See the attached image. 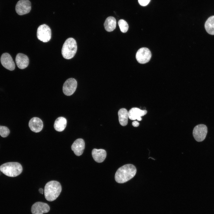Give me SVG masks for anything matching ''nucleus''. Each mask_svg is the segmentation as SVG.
Segmentation results:
<instances>
[{
  "label": "nucleus",
  "mask_w": 214,
  "mask_h": 214,
  "mask_svg": "<svg viewBox=\"0 0 214 214\" xmlns=\"http://www.w3.org/2000/svg\"><path fill=\"white\" fill-rule=\"evenodd\" d=\"M136 169L132 164L125 165L119 168L116 172L115 179L117 182L122 183L132 178L136 175Z\"/></svg>",
  "instance_id": "1"
},
{
  "label": "nucleus",
  "mask_w": 214,
  "mask_h": 214,
  "mask_svg": "<svg viewBox=\"0 0 214 214\" xmlns=\"http://www.w3.org/2000/svg\"><path fill=\"white\" fill-rule=\"evenodd\" d=\"M61 191L62 186L59 182L54 180L50 181L45 186V198L48 201H53L59 196Z\"/></svg>",
  "instance_id": "2"
},
{
  "label": "nucleus",
  "mask_w": 214,
  "mask_h": 214,
  "mask_svg": "<svg viewBox=\"0 0 214 214\" xmlns=\"http://www.w3.org/2000/svg\"><path fill=\"white\" fill-rule=\"evenodd\" d=\"M23 170L21 165L17 162H7L0 166V170L6 175L14 177L20 174Z\"/></svg>",
  "instance_id": "3"
},
{
  "label": "nucleus",
  "mask_w": 214,
  "mask_h": 214,
  "mask_svg": "<svg viewBox=\"0 0 214 214\" xmlns=\"http://www.w3.org/2000/svg\"><path fill=\"white\" fill-rule=\"evenodd\" d=\"M77 50V45L75 40L70 37L64 42L62 49V54L64 59H69L74 57Z\"/></svg>",
  "instance_id": "4"
},
{
  "label": "nucleus",
  "mask_w": 214,
  "mask_h": 214,
  "mask_svg": "<svg viewBox=\"0 0 214 214\" xmlns=\"http://www.w3.org/2000/svg\"><path fill=\"white\" fill-rule=\"evenodd\" d=\"M37 35L38 40L44 43L47 42L51 38V30L46 24L41 25L37 28Z\"/></svg>",
  "instance_id": "5"
},
{
  "label": "nucleus",
  "mask_w": 214,
  "mask_h": 214,
  "mask_svg": "<svg viewBox=\"0 0 214 214\" xmlns=\"http://www.w3.org/2000/svg\"><path fill=\"white\" fill-rule=\"evenodd\" d=\"M207 132L206 126L204 124L196 125L194 128L193 134L195 140L198 142L203 141L205 139Z\"/></svg>",
  "instance_id": "6"
},
{
  "label": "nucleus",
  "mask_w": 214,
  "mask_h": 214,
  "mask_svg": "<svg viewBox=\"0 0 214 214\" xmlns=\"http://www.w3.org/2000/svg\"><path fill=\"white\" fill-rule=\"evenodd\" d=\"M151 53L149 49L141 48L138 50L136 54V59L138 62L144 64L148 62L151 57Z\"/></svg>",
  "instance_id": "7"
},
{
  "label": "nucleus",
  "mask_w": 214,
  "mask_h": 214,
  "mask_svg": "<svg viewBox=\"0 0 214 214\" xmlns=\"http://www.w3.org/2000/svg\"><path fill=\"white\" fill-rule=\"evenodd\" d=\"M31 9V3L29 0H20L15 6L16 12L20 15L29 13Z\"/></svg>",
  "instance_id": "8"
},
{
  "label": "nucleus",
  "mask_w": 214,
  "mask_h": 214,
  "mask_svg": "<svg viewBox=\"0 0 214 214\" xmlns=\"http://www.w3.org/2000/svg\"><path fill=\"white\" fill-rule=\"evenodd\" d=\"M77 82L74 78H70L67 80L63 86V91L65 95L70 96L75 91L77 86Z\"/></svg>",
  "instance_id": "9"
},
{
  "label": "nucleus",
  "mask_w": 214,
  "mask_h": 214,
  "mask_svg": "<svg viewBox=\"0 0 214 214\" xmlns=\"http://www.w3.org/2000/svg\"><path fill=\"white\" fill-rule=\"evenodd\" d=\"M50 209V207L47 203L37 202L32 205L31 210L32 214H43L48 213Z\"/></svg>",
  "instance_id": "10"
},
{
  "label": "nucleus",
  "mask_w": 214,
  "mask_h": 214,
  "mask_svg": "<svg viewBox=\"0 0 214 214\" xmlns=\"http://www.w3.org/2000/svg\"><path fill=\"white\" fill-rule=\"evenodd\" d=\"M0 59L2 65L5 68L11 71L15 69V63L9 54L7 53H3L1 56Z\"/></svg>",
  "instance_id": "11"
},
{
  "label": "nucleus",
  "mask_w": 214,
  "mask_h": 214,
  "mask_svg": "<svg viewBox=\"0 0 214 214\" xmlns=\"http://www.w3.org/2000/svg\"><path fill=\"white\" fill-rule=\"evenodd\" d=\"M85 144L84 140L79 138L76 140L72 144L71 148L75 154L77 156L81 155L85 148Z\"/></svg>",
  "instance_id": "12"
},
{
  "label": "nucleus",
  "mask_w": 214,
  "mask_h": 214,
  "mask_svg": "<svg viewBox=\"0 0 214 214\" xmlns=\"http://www.w3.org/2000/svg\"><path fill=\"white\" fill-rule=\"evenodd\" d=\"M147 111L146 110H141L137 108H133L128 112V118L131 120L137 119L140 121L142 120L141 117L146 115Z\"/></svg>",
  "instance_id": "13"
},
{
  "label": "nucleus",
  "mask_w": 214,
  "mask_h": 214,
  "mask_svg": "<svg viewBox=\"0 0 214 214\" xmlns=\"http://www.w3.org/2000/svg\"><path fill=\"white\" fill-rule=\"evenodd\" d=\"M29 127L32 131L38 133L40 131L43 127V123L41 120L37 117L32 118L29 123Z\"/></svg>",
  "instance_id": "14"
},
{
  "label": "nucleus",
  "mask_w": 214,
  "mask_h": 214,
  "mask_svg": "<svg viewBox=\"0 0 214 214\" xmlns=\"http://www.w3.org/2000/svg\"><path fill=\"white\" fill-rule=\"evenodd\" d=\"M15 62L18 67L20 69H23L28 66L29 59L26 55L22 53H18L16 56Z\"/></svg>",
  "instance_id": "15"
},
{
  "label": "nucleus",
  "mask_w": 214,
  "mask_h": 214,
  "mask_svg": "<svg viewBox=\"0 0 214 214\" xmlns=\"http://www.w3.org/2000/svg\"><path fill=\"white\" fill-rule=\"evenodd\" d=\"M92 154L94 160L99 163L103 162L105 160L106 156V151L102 149H94L92 150Z\"/></svg>",
  "instance_id": "16"
},
{
  "label": "nucleus",
  "mask_w": 214,
  "mask_h": 214,
  "mask_svg": "<svg viewBox=\"0 0 214 214\" xmlns=\"http://www.w3.org/2000/svg\"><path fill=\"white\" fill-rule=\"evenodd\" d=\"M67 123V120L64 117H59L55 121L54 128L57 131H62L66 128Z\"/></svg>",
  "instance_id": "17"
},
{
  "label": "nucleus",
  "mask_w": 214,
  "mask_h": 214,
  "mask_svg": "<svg viewBox=\"0 0 214 214\" xmlns=\"http://www.w3.org/2000/svg\"><path fill=\"white\" fill-rule=\"evenodd\" d=\"M104 26L105 30L111 32L115 29L116 26V21L115 18L112 16L108 17L106 20Z\"/></svg>",
  "instance_id": "18"
},
{
  "label": "nucleus",
  "mask_w": 214,
  "mask_h": 214,
  "mask_svg": "<svg viewBox=\"0 0 214 214\" xmlns=\"http://www.w3.org/2000/svg\"><path fill=\"white\" fill-rule=\"evenodd\" d=\"M119 120L120 124L122 126L126 125L128 123V112L125 108L120 109L118 112Z\"/></svg>",
  "instance_id": "19"
},
{
  "label": "nucleus",
  "mask_w": 214,
  "mask_h": 214,
  "mask_svg": "<svg viewBox=\"0 0 214 214\" xmlns=\"http://www.w3.org/2000/svg\"><path fill=\"white\" fill-rule=\"evenodd\" d=\"M204 27L206 31L208 34L214 35V15L208 18L205 23Z\"/></svg>",
  "instance_id": "20"
},
{
  "label": "nucleus",
  "mask_w": 214,
  "mask_h": 214,
  "mask_svg": "<svg viewBox=\"0 0 214 214\" xmlns=\"http://www.w3.org/2000/svg\"><path fill=\"white\" fill-rule=\"evenodd\" d=\"M118 25L121 32L123 33H125L128 29V25L127 22L123 19H120L118 22Z\"/></svg>",
  "instance_id": "21"
},
{
  "label": "nucleus",
  "mask_w": 214,
  "mask_h": 214,
  "mask_svg": "<svg viewBox=\"0 0 214 214\" xmlns=\"http://www.w3.org/2000/svg\"><path fill=\"white\" fill-rule=\"evenodd\" d=\"M10 133L9 128L6 126L0 125V135L5 138L7 137Z\"/></svg>",
  "instance_id": "22"
},
{
  "label": "nucleus",
  "mask_w": 214,
  "mask_h": 214,
  "mask_svg": "<svg viewBox=\"0 0 214 214\" xmlns=\"http://www.w3.org/2000/svg\"><path fill=\"white\" fill-rule=\"evenodd\" d=\"M150 0H138V1L140 5L142 6H145L147 5Z\"/></svg>",
  "instance_id": "23"
},
{
  "label": "nucleus",
  "mask_w": 214,
  "mask_h": 214,
  "mask_svg": "<svg viewBox=\"0 0 214 214\" xmlns=\"http://www.w3.org/2000/svg\"><path fill=\"white\" fill-rule=\"evenodd\" d=\"M132 125L134 127H137L139 126V123L137 121H134L132 122Z\"/></svg>",
  "instance_id": "24"
},
{
  "label": "nucleus",
  "mask_w": 214,
  "mask_h": 214,
  "mask_svg": "<svg viewBox=\"0 0 214 214\" xmlns=\"http://www.w3.org/2000/svg\"><path fill=\"white\" fill-rule=\"evenodd\" d=\"M39 191L40 193L43 194V189L42 188H40L39 189Z\"/></svg>",
  "instance_id": "25"
}]
</instances>
